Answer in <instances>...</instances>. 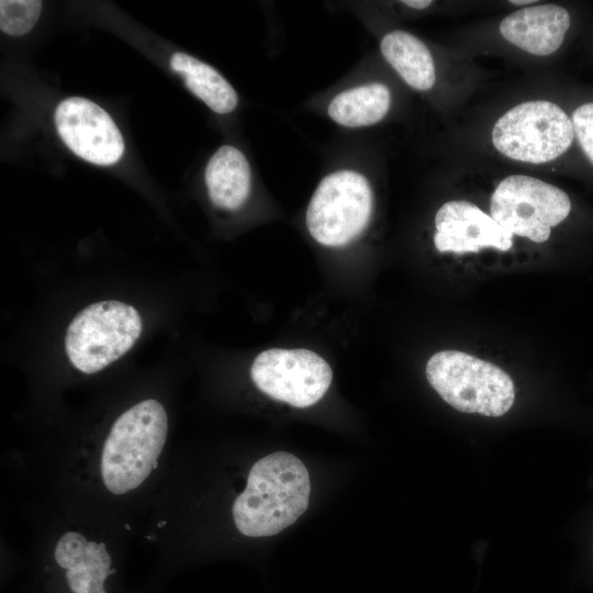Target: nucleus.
Here are the masks:
<instances>
[{"label":"nucleus","instance_id":"f257e3e1","mask_svg":"<svg viewBox=\"0 0 593 593\" xmlns=\"http://www.w3.org/2000/svg\"><path fill=\"white\" fill-rule=\"evenodd\" d=\"M164 405L146 399L122 412L92 456V479L110 500H127L154 478L168 438Z\"/></svg>","mask_w":593,"mask_h":593},{"label":"nucleus","instance_id":"f03ea898","mask_svg":"<svg viewBox=\"0 0 593 593\" xmlns=\"http://www.w3.org/2000/svg\"><path fill=\"white\" fill-rule=\"evenodd\" d=\"M310 492L309 471L296 456H265L251 466L245 489L234 500L235 527L247 537L276 535L306 511Z\"/></svg>","mask_w":593,"mask_h":593},{"label":"nucleus","instance_id":"7ed1b4c3","mask_svg":"<svg viewBox=\"0 0 593 593\" xmlns=\"http://www.w3.org/2000/svg\"><path fill=\"white\" fill-rule=\"evenodd\" d=\"M426 377L439 396L465 413L502 416L513 405L514 383L500 367L458 350L433 355Z\"/></svg>","mask_w":593,"mask_h":593},{"label":"nucleus","instance_id":"20e7f679","mask_svg":"<svg viewBox=\"0 0 593 593\" xmlns=\"http://www.w3.org/2000/svg\"><path fill=\"white\" fill-rule=\"evenodd\" d=\"M139 313L120 301L90 304L70 322L66 351L72 366L83 373H94L118 360L142 333Z\"/></svg>","mask_w":593,"mask_h":593},{"label":"nucleus","instance_id":"39448f33","mask_svg":"<svg viewBox=\"0 0 593 593\" xmlns=\"http://www.w3.org/2000/svg\"><path fill=\"white\" fill-rule=\"evenodd\" d=\"M571 119L556 103L523 102L494 124L492 143L504 156L524 163L542 164L558 158L571 146Z\"/></svg>","mask_w":593,"mask_h":593},{"label":"nucleus","instance_id":"423d86ee","mask_svg":"<svg viewBox=\"0 0 593 593\" xmlns=\"http://www.w3.org/2000/svg\"><path fill=\"white\" fill-rule=\"evenodd\" d=\"M372 191L367 178L354 170L324 177L307 205L305 224L311 236L329 247L347 245L368 225Z\"/></svg>","mask_w":593,"mask_h":593},{"label":"nucleus","instance_id":"0eeeda50","mask_svg":"<svg viewBox=\"0 0 593 593\" xmlns=\"http://www.w3.org/2000/svg\"><path fill=\"white\" fill-rule=\"evenodd\" d=\"M570 210L563 190L524 175L506 177L491 197V216L513 235L535 243L546 242Z\"/></svg>","mask_w":593,"mask_h":593},{"label":"nucleus","instance_id":"6e6552de","mask_svg":"<svg viewBox=\"0 0 593 593\" xmlns=\"http://www.w3.org/2000/svg\"><path fill=\"white\" fill-rule=\"evenodd\" d=\"M254 383L270 398L295 407L318 402L332 382V369L324 358L309 349H268L250 368Z\"/></svg>","mask_w":593,"mask_h":593},{"label":"nucleus","instance_id":"1a4fd4ad","mask_svg":"<svg viewBox=\"0 0 593 593\" xmlns=\"http://www.w3.org/2000/svg\"><path fill=\"white\" fill-rule=\"evenodd\" d=\"M55 124L67 147L87 161L108 166L124 153L122 134L112 118L88 99L63 100L55 110Z\"/></svg>","mask_w":593,"mask_h":593},{"label":"nucleus","instance_id":"9d476101","mask_svg":"<svg viewBox=\"0 0 593 593\" xmlns=\"http://www.w3.org/2000/svg\"><path fill=\"white\" fill-rule=\"evenodd\" d=\"M51 559L66 593H108L113 558L101 538L80 528H66L53 540Z\"/></svg>","mask_w":593,"mask_h":593},{"label":"nucleus","instance_id":"9b49d317","mask_svg":"<svg viewBox=\"0 0 593 593\" xmlns=\"http://www.w3.org/2000/svg\"><path fill=\"white\" fill-rule=\"evenodd\" d=\"M435 227L434 244L440 253H478L485 247L504 251L513 245L511 232L465 200L443 204L436 213Z\"/></svg>","mask_w":593,"mask_h":593},{"label":"nucleus","instance_id":"f8f14e48","mask_svg":"<svg viewBox=\"0 0 593 593\" xmlns=\"http://www.w3.org/2000/svg\"><path fill=\"white\" fill-rule=\"evenodd\" d=\"M570 26L569 12L556 4H540L508 14L500 23L502 36L537 56L555 53Z\"/></svg>","mask_w":593,"mask_h":593},{"label":"nucleus","instance_id":"ddd939ff","mask_svg":"<svg viewBox=\"0 0 593 593\" xmlns=\"http://www.w3.org/2000/svg\"><path fill=\"white\" fill-rule=\"evenodd\" d=\"M204 177L214 205L233 211L247 200L251 171L247 158L238 148L231 145L220 147L208 161Z\"/></svg>","mask_w":593,"mask_h":593},{"label":"nucleus","instance_id":"4468645a","mask_svg":"<svg viewBox=\"0 0 593 593\" xmlns=\"http://www.w3.org/2000/svg\"><path fill=\"white\" fill-rule=\"evenodd\" d=\"M384 59L413 89L429 90L435 83V65L427 46L405 31H391L380 43Z\"/></svg>","mask_w":593,"mask_h":593},{"label":"nucleus","instance_id":"2eb2a0df","mask_svg":"<svg viewBox=\"0 0 593 593\" xmlns=\"http://www.w3.org/2000/svg\"><path fill=\"white\" fill-rule=\"evenodd\" d=\"M172 70L179 74L187 88L219 114L232 112L238 97L228 81L212 66L182 52L170 58Z\"/></svg>","mask_w":593,"mask_h":593},{"label":"nucleus","instance_id":"dca6fc26","mask_svg":"<svg viewBox=\"0 0 593 593\" xmlns=\"http://www.w3.org/2000/svg\"><path fill=\"white\" fill-rule=\"evenodd\" d=\"M391 93L379 82L356 86L336 94L328 104L329 118L346 127H361L381 121L389 111Z\"/></svg>","mask_w":593,"mask_h":593},{"label":"nucleus","instance_id":"f3484780","mask_svg":"<svg viewBox=\"0 0 593 593\" xmlns=\"http://www.w3.org/2000/svg\"><path fill=\"white\" fill-rule=\"evenodd\" d=\"M42 2L36 0H1L0 29L11 36H21L37 22Z\"/></svg>","mask_w":593,"mask_h":593},{"label":"nucleus","instance_id":"a211bd4d","mask_svg":"<svg viewBox=\"0 0 593 593\" xmlns=\"http://www.w3.org/2000/svg\"><path fill=\"white\" fill-rule=\"evenodd\" d=\"M571 121L582 150L593 164V102L579 107Z\"/></svg>","mask_w":593,"mask_h":593},{"label":"nucleus","instance_id":"6ab92c4d","mask_svg":"<svg viewBox=\"0 0 593 593\" xmlns=\"http://www.w3.org/2000/svg\"><path fill=\"white\" fill-rule=\"evenodd\" d=\"M402 3L410 7V8L422 10V9H425V8L429 7L432 4V1H429V0H404V1H402Z\"/></svg>","mask_w":593,"mask_h":593},{"label":"nucleus","instance_id":"aec40b11","mask_svg":"<svg viewBox=\"0 0 593 593\" xmlns=\"http://www.w3.org/2000/svg\"><path fill=\"white\" fill-rule=\"evenodd\" d=\"M535 0H511L510 3H513V4H516V5H522V4H529V3H534Z\"/></svg>","mask_w":593,"mask_h":593}]
</instances>
